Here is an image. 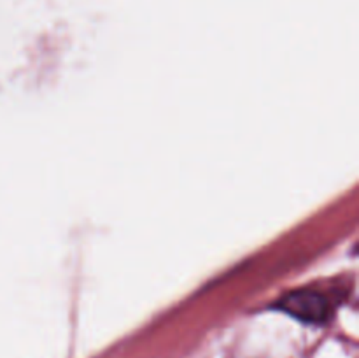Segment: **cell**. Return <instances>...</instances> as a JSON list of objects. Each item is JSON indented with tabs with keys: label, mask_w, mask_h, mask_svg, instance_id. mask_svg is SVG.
I'll list each match as a JSON object with an SVG mask.
<instances>
[{
	"label": "cell",
	"mask_w": 359,
	"mask_h": 358,
	"mask_svg": "<svg viewBox=\"0 0 359 358\" xmlns=\"http://www.w3.org/2000/svg\"><path fill=\"white\" fill-rule=\"evenodd\" d=\"M280 307L290 314L311 323H321L332 312L328 298L312 291H304V293H293L280 302Z\"/></svg>",
	"instance_id": "6da1fadb"
}]
</instances>
